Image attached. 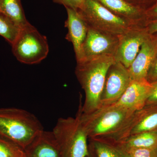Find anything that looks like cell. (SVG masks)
Instances as JSON below:
<instances>
[{
    "label": "cell",
    "mask_w": 157,
    "mask_h": 157,
    "mask_svg": "<svg viewBox=\"0 0 157 157\" xmlns=\"http://www.w3.org/2000/svg\"><path fill=\"white\" fill-rule=\"evenodd\" d=\"M135 112L112 104L83 113L79 104L77 115L88 139L119 142L128 136Z\"/></svg>",
    "instance_id": "obj_1"
},
{
    "label": "cell",
    "mask_w": 157,
    "mask_h": 157,
    "mask_svg": "<svg viewBox=\"0 0 157 157\" xmlns=\"http://www.w3.org/2000/svg\"><path fill=\"white\" fill-rule=\"evenodd\" d=\"M115 61L113 56H103L76 62L75 74L85 92L82 105L80 101L83 113L93 112L101 106L107 71Z\"/></svg>",
    "instance_id": "obj_2"
},
{
    "label": "cell",
    "mask_w": 157,
    "mask_h": 157,
    "mask_svg": "<svg viewBox=\"0 0 157 157\" xmlns=\"http://www.w3.org/2000/svg\"><path fill=\"white\" fill-rule=\"evenodd\" d=\"M38 118L25 109L0 108V137L25 149L43 131Z\"/></svg>",
    "instance_id": "obj_3"
},
{
    "label": "cell",
    "mask_w": 157,
    "mask_h": 157,
    "mask_svg": "<svg viewBox=\"0 0 157 157\" xmlns=\"http://www.w3.org/2000/svg\"><path fill=\"white\" fill-rule=\"evenodd\" d=\"M63 157H87V134L78 116L59 118L52 131Z\"/></svg>",
    "instance_id": "obj_4"
},
{
    "label": "cell",
    "mask_w": 157,
    "mask_h": 157,
    "mask_svg": "<svg viewBox=\"0 0 157 157\" xmlns=\"http://www.w3.org/2000/svg\"><path fill=\"white\" fill-rule=\"evenodd\" d=\"M77 12L88 27L117 36L137 26L115 15L97 0H86L83 8Z\"/></svg>",
    "instance_id": "obj_5"
},
{
    "label": "cell",
    "mask_w": 157,
    "mask_h": 157,
    "mask_svg": "<svg viewBox=\"0 0 157 157\" xmlns=\"http://www.w3.org/2000/svg\"><path fill=\"white\" fill-rule=\"evenodd\" d=\"M12 45V52L17 60L25 64L39 63L49 52L47 38L29 23L21 29Z\"/></svg>",
    "instance_id": "obj_6"
},
{
    "label": "cell",
    "mask_w": 157,
    "mask_h": 157,
    "mask_svg": "<svg viewBox=\"0 0 157 157\" xmlns=\"http://www.w3.org/2000/svg\"><path fill=\"white\" fill-rule=\"evenodd\" d=\"M132 80L128 69L115 61L107 71L100 107L109 106L117 102Z\"/></svg>",
    "instance_id": "obj_7"
},
{
    "label": "cell",
    "mask_w": 157,
    "mask_h": 157,
    "mask_svg": "<svg viewBox=\"0 0 157 157\" xmlns=\"http://www.w3.org/2000/svg\"><path fill=\"white\" fill-rule=\"evenodd\" d=\"M146 26L133 27L119 37L114 59L128 69L149 36Z\"/></svg>",
    "instance_id": "obj_8"
},
{
    "label": "cell",
    "mask_w": 157,
    "mask_h": 157,
    "mask_svg": "<svg viewBox=\"0 0 157 157\" xmlns=\"http://www.w3.org/2000/svg\"><path fill=\"white\" fill-rule=\"evenodd\" d=\"M119 37L88 27L86 36L82 47L80 60L103 56L114 57Z\"/></svg>",
    "instance_id": "obj_9"
},
{
    "label": "cell",
    "mask_w": 157,
    "mask_h": 157,
    "mask_svg": "<svg viewBox=\"0 0 157 157\" xmlns=\"http://www.w3.org/2000/svg\"><path fill=\"white\" fill-rule=\"evenodd\" d=\"M157 52V35H150L128 69L132 80H147V73Z\"/></svg>",
    "instance_id": "obj_10"
},
{
    "label": "cell",
    "mask_w": 157,
    "mask_h": 157,
    "mask_svg": "<svg viewBox=\"0 0 157 157\" xmlns=\"http://www.w3.org/2000/svg\"><path fill=\"white\" fill-rule=\"evenodd\" d=\"M151 89V83L146 79L132 80L118 101L112 105L134 111L140 110L145 107Z\"/></svg>",
    "instance_id": "obj_11"
},
{
    "label": "cell",
    "mask_w": 157,
    "mask_h": 157,
    "mask_svg": "<svg viewBox=\"0 0 157 157\" xmlns=\"http://www.w3.org/2000/svg\"><path fill=\"white\" fill-rule=\"evenodd\" d=\"M67 19L65 21V27L68 29L66 39L72 42L76 55V62L82 58V47L87 35L88 26L77 11L66 8Z\"/></svg>",
    "instance_id": "obj_12"
},
{
    "label": "cell",
    "mask_w": 157,
    "mask_h": 157,
    "mask_svg": "<svg viewBox=\"0 0 157 157\" xmlns=\"http://www.w3.org/2000/svg\"><path fill=\"white\" fill-rule=\"evenodd\" d=\"M24 150L27 157H63L52 132L44 130Z\"/></svg>",
    "instance_id": "obj_13"
},
{
    "label": "cell",
    "mask_w": 157,
    "mask_h": 157,
    "mask_svg": "<svg viewBox=\"0 0 157 157\" xmlns=\"http://www.w3.org/2000/svg\"><path fill=\"white\" fill-rule=\"evenodd\" d=\"M113 13L135 26H146L144 11L132 6L124 0H97Z\"/></svg>",
    "instance_id": "obj_14"
},
{
    "label": "cell",
    "mask_w": 157,
    "mask_h": 157,
    "mask_svg": "<svg viewBox=\"0 0 157 157\" xmlns=\"http://www.w3.org/2000/svg\"><path fill=\"white\" fill-rule=\"evenodd\" d=\"M154 131H157V105L145 106L135 112L128 137L143 132Z\"/></svg>",
    "instance_id": "obj_15"
},
{
    "label": "cell",
    "mask_w": 157,
    "mask_h": 157,
    "mask_svg": "<svg viewBox=\"0 0 157 157\" xmlns=\"http://www.w3.org/2000/svg\"><path fill=\"white\" fill-rule=\"evenodd\" d=\"M88 154L92 157H130L117 142L89 139Z\"/></svg>",
    "instance_id": "obj_16"
},
{
    "label": "cell",
    "mask_w": 157,
    "mask_h": 157,
    "mask_svg": "<svg viewBox=\"0 0 157 157\" xmlns=\"http://www.w3.org/2000/svg\"><path fill=\"white\" fill-rule=\"evenodd\" d=\"M117 143L127 151L137 148L154 150L157 147V131L131 135Z\"/></svg>",
    "instance_id": "obj_17"
},
{
    "label": "cell",
    "mask_w": 157,
    "mask_h": 157,
    "mask_svg": "<svg viewBox=\"0 0 157 157\" xmlns=\"http://www.w3.org/2000/svg\"><path fill=\"white\" fill-rule=\"evenodd\" d=\"M0 13L22 29L29 22L26 18L21 0H0Z\"/></svg>",
    "instance_id": "obj_18"
},
{
    "label": "cell",
    "mask_w": 157,
    "mask_h": 157,
    "mask_svg": "<svg viewBox=\"0 0 157 157\" xmlns=\"http://www.w3.org/2000/svg\"><path fill=\"white\" fill-rule=\"evenodd\" d=\"M21 29L9 17L0 13V36L13 44L20 31Z\"/></svg>",
    "instance_id": "obj_19"
},
{
    "label": "cell",
    "mask_w": 157,
    "mask_h": 157,
    "mask_svg": "<svg viewBox=\"0 0 157 157\" xmlns=\"http://www.w3.org/2000/svg\"><path fill=\"white\" fill-rule=\"evenodd\" d=\"M0 157H27L24 149L0 137Z\"/></svg>",
    "instance_id": "obj_20"
},
{
    "label": "cell",
    "mask_w": 157,
    "mask_h": 157,
    "mask_svg": "<svg viewBox=\"0 0 157 157\" xmlns=\"http://www.w3.org/2000/svg\"><path fill=\"white\" fill-rule=\"evenodd\" d=\"M132 6L146 12L157 3V0H124Z\"/></svg>",
    "instance_id": "obj_21"
},
{
    "label": "cell",
    "mask_w": 157,
    "mask_h": 157,
    "mask_svg": "<svg viewBox=\"0 0 157 157\" xmlns=\"http://www.w3.org/2000/svg\"><path fill=\"white\" fill-rule=\"evenodd\" d=\"M55 3L63 5L65 8H69L77 11L84 7L86 0H53Z\"/></svg>",
    "instance_id": "obj_22"
},
{
    "label": "cell",
    "mask_w": 157,
    "mask_h": 157,
    "mask_svg": "<svg viewBox=\"0 0 157 157\" xmlns=\"http://www.w3.org/2000/svg\"><path fill=\"white\" fill-rule=\"evenodd\" d=\"M146 79L151 83L157 81V52L149 70Z\"/></svg>",
    "instance_id": "obj_23"
},
{
    "label": "cell",
    "mask_w": 157,
    "mask_h": 157,
    "mask_svg": "<svg viewBox=\"0 0 157 157\" xmlns=\"http://www.w3.org/2000/svg\"><path fill=\"white\" fill-rule=\"evenodd\" d=\"M153 150L145 148L133 149L128 151L130 157H151Z\"/></svg>",
    "instance_id": "obj_24"
},
{
    "label": "cell",
    "mask_w": 157,
    "mask_h": 157,
    "mask_svg": "<svg viewBox=\"0 0 157 157\" xmlns=\"http://www.w3.org/2000/svg\"><path fill=\"white\" fill-rule=\"evenodd\" d=\"M151 92L147 100L145 106L157 105V81L151 83Z\"/></svg>",
    "instance_id": "obj_25"
},
{
    "label": "cell",
    "mask_w": 157,
    "mask_h": 157,
    "mask_svg": "<svg viewBox=\"0 0 157 157\" xmlns=\"http://www.w3.org/2000/svg\"><path fill=\"white\" fill-rule=\"evenodd\" d=\"M146 26L150 35L157 33V19L147 21Z\"/></svg>",
    "instance_id": "obj_26"
},
{
    "label": "cell",
    "mask_w": 157,
    "mask_h": 157,
    "mask_svg": "<svg viewBox=\"0 0 157 157\" xmlns=\"http://www.w3.org/2000/svg\"><path fill=\"white\" fill-rule=\"evenodd\" d=\"M146 13L147 19L150 18H156L157 19V3L151 9H149L148 11L145 12Z\"/></svg>",
    "instance_id": "obj_27"
},
{
    "label": "cell",
    "mask_w": 157,
    "mask_h": 157,
    "mask_svg": "<svg viewBox=\"0 0 157 157\" xmlns=\"http://www.w3.org/2000/svg\"><path fill=\"white\" fill-rule=\"evenodd\" d=\"M151 157H157V147L153 150L152 152Z\"/></svg>",
    "instance_id": "obj_28"
},
{
    "label": "cell",
    "mask_w": 157,
    "mask_h": 157,
    "mask_svg": "<svg viewBox=\"0 0 157 157\" xmlns=\"http://www.w3.org/2000/svg\"><path fill=\"white\" fill-rule=\"evenodd\" d=\"M87 157H92L90 155H89L88 154V155L87 156Z\"/></svg>",
    "instance_id": "obj_29"
}]
</instances>
